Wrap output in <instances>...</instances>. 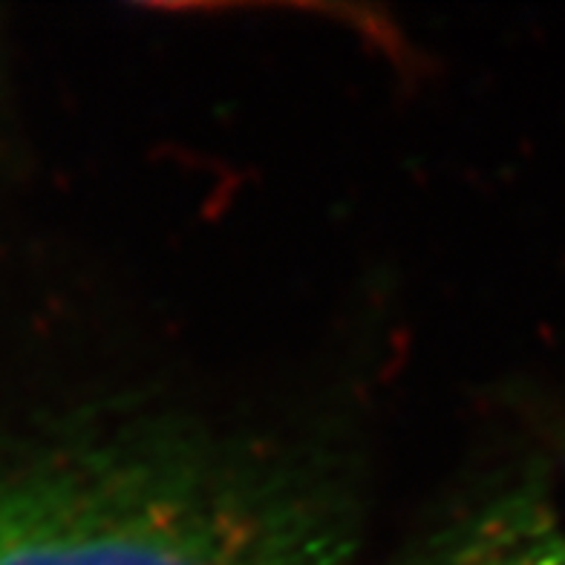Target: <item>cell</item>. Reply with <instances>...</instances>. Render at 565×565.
<instances>
[{
  "label": "cell",
  "mask_w": 565,
  "mask_h": 565,
  "mask_svg": "<svg viewBox=\"0 0 565 565\" xmlns=\"http://www.w3.org/2000/svg\"><path fill=\"white\" fill-rule=\"evenodd\" d=\"M404 565H565V520L540 482L513 484Z\"/></svg>",
  "instance_id": "cell-2"
},
{
  "label": "cell",
  "mask_w": 565,
  "mask_h": 565,
  "mask_svg": "<svg viewBox=\"0 0 565 565\" xmlns=\"http://www.w3.org/2000/svg\"><path fill=\"white\" fill-rule=\"evenodd\" d=\"M341 513L260 465L105 439L0 465V565H347Z\"/></svg>",
  "instance_id": "cell-1"
}]
</instances>
